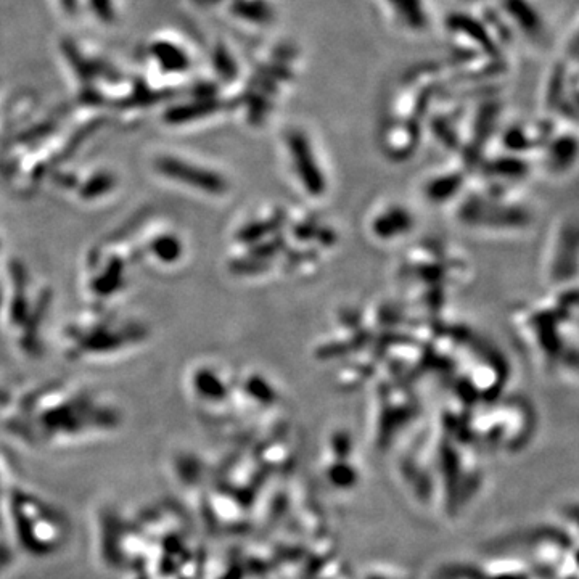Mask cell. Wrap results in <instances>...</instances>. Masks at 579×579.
Here are the masks:
<instances>
[{
	"instance_id": "3",
	"label": "cell",
	"mask_w": 579,
	"mask_h": 579,
	"mask_svg": "<svg viewBox=\"0 0 579 579\" xmlns=\"http://www.w3.org/2000/svg\"><path fill=\"white\" fill-rule=\"evenodd\" d=\"M148 256H152V261H157L161 266H174L181 263L184 255V243L181 237L174 232L152 235L145 245Z\"/></svg>"
},
{
	"instance_id": "1",
	"label": "cell",
	"mask_w": 579,
	"mask_h": 579,
	"mask_svg": "<svg viewBox=\"0 0 579 579\" xmlns=\"http://www.w3.org/2000/svg\"><path fill=\"white\" fill-rule=\"evenodd\" d=\"M160 173L165 174L166 177H173L177 179L179 184L189 185V187H195V189L206 190V192L214 193V195H221L222 190H224V181H222L221 176H216V174L210 173V171H203V169H198L197 166H190L184 161L171 160V158H166V160L160 163Z\"/></svg>"
},
{
	"instance_id": "4",
	"label": "cell",
	"mask_w": 579,
	"mask_h": 579,
	"mask_svg": "<svg viewBox=\"0 0 579 579\" xmlns=\"http://www.w3.org/2000/svg\"><path fill=\"white\" fill-rule=\"evenodd\" d=\"M388 4L407 29H422L427 23V12L423 10L422 0H388Z\"/></svg>"
},
{
	"instance_id": "2",
	"label": "cell",
	"mask_w": 579,
	"mask_h": 579,
	"mask_svg": "<svg viewBox=\"0 0 579 579\" xmlns=\"http://www.w3.org/2000/svg\"><path fill=\"white\" fill-rule=\"evenodd\" d=\"M288 153L292 158L293 166L298 168L301 181L308 185L309 189H319L321 187V173L317 166L316 153L313 145L309 142L306 134L301 131H292L287 137Z\"/></svg>"
}]
</instances>
